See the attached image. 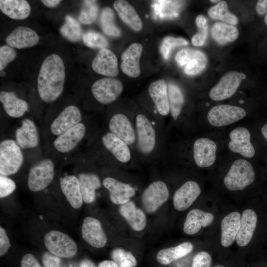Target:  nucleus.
<instances>
[{"mask_svg": "<svg viewBox=\"0 0 267 267\" xmlns=\"http://www.w3.org/2000/svg\"><path fill=\"white\" fill-rule=\"evenodd\" d=\"M81 234L84 240L90 246L97 248L103 247L107 239L102 225L97 219L87 217L83 221Z\"/></svg>", "mask_w": 267, "mask_h": 267, "instance_id": "14", "label": "nucleus"}, {"mask_svg": "<svg viewBox=\"0 0 267 267\" xmlns=\"http://www.w3.org/2000/svg\"><path fill=\"white\" fill-rule=\"evenodd\" d=\"M229 137L228 147L231 151L246 158L254 156L255 148L250 141V133L246 128L238 127L232 130L229 134Z\"/></svg>", "mask_w": 267, "mask_h": 267, "instance_id": "17", "label": "nucleus"}, {"mask_svg": "<svg viewBox=\"0 0 267 267\" xmlns=\"http://www.w3.org/2000/svg\"><path fill=\"white\" fill-rule=\"evenodd\" d=\"M54 174L55 165L51 159L39 160L30 169L27 180L29 189L33 192L43 190L52 182Z\"/></svg>", "mask_w": 267, "mask_h": 267, "instance_id": "4", "label": "nucleus"}, {"mask_svg": "<svg viewBox=\"0 0 267 267\" xmlns=\"http://www.w3.org/2000/svg\"><path fill=\"white\" fill-rule=\"evenodd\" d=\"M81 267H96L94 264L89 259L83 260L81 263Z\"/></svg>", "mask_w": 267, "mask_h": 267, "instance_id": "55", "label": "nucleus"}, {"mask_svg": "<svg viewBox=\"0 0 267 267\" xmlns=\"http://www.w3.org/2000/svg\"><path fill=\"white\" fill-rule=\"evenodd\" d=\"M212 257L205 251L199 252L194 256L191 267H211Z\"/></svg>", "mask_w": 267, "mask_h": 267, "instance_id": "48", "label": "nucleus"}, {"mask_svg": "<svg viewBox=\"0 0 267 267\" xmlns=\"http://www.w3.org/2000/svg\"><path fill=\"white\" fill-rule=\"evenodd\" d=\"M168 188L162 181L152 182L144 190L141 196L143 207L148 213L157 211L168 200Z\"/></svg>", "mask_w": 267, "mask_h": 267, "instance_id": "12", "label": "nucleus"}, {"mask_svg": "<svg viewBox=\"0 0 267 267\" xmlns=\"http://www.w3.org/2000/svg\"><path fill=\"white\" fill-rule=\"evenodd\" d=\"M213 39L221 44H224L235 41L239 32L236 27L222 22L215 23L211 30Z\"/></svg>", "mask_w": 267, "mask_h": 267, "instance_id": "36", "label": "nucleus"}, {"mask_svg": "<svg viewBox=\"0 0 267 267\" xmlns=\"http://www.w3.org/2000/svg\"><path fill=\"white\" fill-rule=\"evenodd\" d=\"M246 75L236 71H231L224 75L209 92L210 98L220 101L231 97L236 91Z\"/></svg>", "mask_w": 267, "mask_h": 267, "instance_id": "11", "label": "nucleus"}, {"mask_svg": "<svg viewBox=\"0 0 267 267\" xmlns=\"http://www.w3.org/2000/svg\"><path fill=\"white\" fill-rule=\"evenodd\" d=\"M41 2L46 7L53 8L57 6L61 1L60 0H42Z\"/></svg>", "mask_w": 267, "mask_h": 267, "instance_id": "53", "label": "nucleus"}, {"mask_svg": "<svg viewBox=\"0 0 267 267\" xmlns=\"http://www.w3.org/2000/svg\"><path fill=\"white\" fill-rule=\"evenodd\" d=\"M39 41V37L34 30L23 26L15 28L5 39L7 44L18 49L33 47Z\"/></svg>", "mask_w": 267, "mask_h": 267, "instance_id": "23", "label": "nucleus"}, {"mask_svg": "<svg viewBox=\"0 0 267 267\" xmlns=\"http://www.w3.org/2000/svg\"><path fill=\"white\" fill-rule=\"evenodd\" d=\"M188 44V42L183 38L167 37L163 39L161 43L160 51L164 59H168L170 52L173 48L186 45Z\"/></svg>", "mask_w": 267, "mask_h": 267, "instance_id": "45", "label": "nucleus"}, {"mask_svg": "<svg viewBox=\"0 0 267 267\" xmlns=\"http://www.w3.org/2000/svg\"><path fill=\"white\" fill-rule=\"evenodd\" d=\"M0 77H3L6 75V73L4 71H0Z\"/></svg>", "mask_w": 267, "mask_h": 267, "instance_id": "57", "label": "nucleus"}, {"mask_svg": "<svg viewBox=\"0 0 267 267\" xmlns=\"http://www.w3.org/2000/svg\"><path fill=\"white\" fill-rule=\"evenodd\" d=\"M103 185L109 192L110 198L115 204L122 205L130 201L135 191L129 184L121 182L111 177H106L102 181Z\"/></svg>", "mask_w": 267, "mask_h": 267, "instance_id": "22", "label": "nucleus"}, {"mask_svg": "<svg viewBox=\"0 0 267 267\" xmlns=\"http://www.w3.org/2000/svg\"><path fill=\"white\" fill-rule=\"evenodd\" d=\"M1 12L11 19L23 20L31 13V6L25 0H0Z\"/></svg>", "mask_w": 267, "mask_h": 267, "instance_id": "34", "label": "nucleus"}, {"mask_svg": "<svg viewBox=\"0 0 267 267\" xmlns=\"http://www.w3.org/2000/svg\"><path fill=\"white\" fill-rule=\"evenodd\" d=\"M246 115V112L242 108L222 104L213 107L208 113L207 119L212 126L220 127L236 122Z\"/></svg>", "mask_w": 267, "mask_h": 267, "instance_id": "9", "label": "nucleus"}, {"mask_svg": "<svg viewBox=\"0 0 267 267\" xmlns=\"http://www.w3.org/2000/svg\"><path fill=\"white\" fill-rule=\"evenodd\" d=\"M214 267H224L222 265H217V266H215Z\"/></svg>", "mask_w": 267, "mask_h": 267, "instance_id": "60", "label": "nucleus"}, {"mask_svg": "<svg viewBox=\"0 0 267 267\" xmlns=\"http://www.w3.org/2000/svg\"><path fill=\"white\" fill-rule=\"evenodd\" d=\"M44 244L49 252L59 258H68L77 253L75 241L67 234L58 230H51L45 234Z\"/></svg>", "mask_w": 267, "mask_h": 267, "instance_id": "5", "label": "nucleus"}, {"mask_svg": "<svg viewBox=\"0 0 267 267\" xmlns=\"http://www.w3.org/2000/svg\"><path fill=\"white\" fill-rule=\"evenodd\" d=\"M65 69L61 57L51 54L44 60L39 73L37 89L41 99L46 103L55 101L62 94Z\"/></svg>", "mask_w": 267, "mask_h": 267, "instance_id": "1", "label": "nucleus"}, {"mask_svg": "<svg viewBox=\"0 0 267 267\" xmlns=\"http://www.w3.org/2000/svg\"><path fill=\"white\" fill-rule=\"evenodd\" d=\"M0 101L5 113L12 118L21 117L29 109L28 103L13 91H0Z\"/></svg>", "mask_w": 267, "mask_h": 267, "instance_id": "29", "label": "nucleus"}, {"mask_svg": "<svg viewBox=\"0 0 267 267\" xmlns=\"http://www.w3.org/2000/svg\"><path fill=\"white\" fill-rule=\"evenodd\" d=\"M257 12L260 15L267 13V0H258L256 6Z\"/></svg>", "mask_w": 267, "mask_h": 267, "instance_id": "52", "label": "nucleus"}, {"mask_svg": "<svg viewBox=\"0 0 267 267\" xmlns=\"http://www.w3.org/2000/svg\"><path fill=\"white\" fill-rule=\"evenodd\" d=\"M111 257L119 267H135L136 259L132 253L122 248H116L112 251Z\"/></svg>", "mask_w": 267, "mask_h": 267, "instance_id": "41", "label": "nucleus"}, {"mask_svg": "<svg viewBox=\"0 0 267 267\" xmlns=\"http://www.w3.org/2000/svg\"><path fill=\"white\" fill-rule=\"evenodd\" d=\"M193 249L191 243L184 242L175 247L160 250L157 254L156 259L160 264L167 265L189 254Z\"/></svg>", "mask_w": 267, "mask_h": 267, "instance_id": "35", "label": "nucleus"}, {"mask_svg": "<svg viewBox=\"0 0 267 267\" xmlns=\"http://www.w3.org/2000/svg\"><path fill=\"white\" fill-rule=\"evenodd\" d=\"M135 126L138 150L143 154L148 155L154 150L156 145L155 130L150 121L141 114L136 116Z\"/></svg>", "mask_w": 267, "mask_h": 267, "instance_id": "10", "label": "nucleus"}, {"mask_svg": "<svg viewBox=\"0 0 267 267\" xmlns=\"http://www.w3.org/2000/svg\"><path fill=\"white\" fill-rule=\"evenodd\" d=\"M255 173L251 164L245 159H237L231 165L223 179L229 190H242L255 180Z\"/></svg>", "mask_w": 267, "mask_h": 267, "instance_id": "2", "label": "nucleus"}, {"mask_svg": "<svg viewBox=\"0 0 267 267\" xmlns=\"http://www.w3.org/2000/svg\"><path fill=\"white\" fill-rule=\"evenodd\" d=\"M109 132L128 145L134 144L136 140L135 131L128 118L122 113L113 115L108 122Z\"/></svg>", "mask_w": 267, "mask_h": 267, "instance_id": "19", "label": "nucleus"}, {"mask_svg": "<svg viewBox=\"0 0 267 267\" xmlns=\"http://www.w3.org/2000/svg\"><path fill=\"white\" fill-rule=\"evenodd\" d=\"M61 190L67 200L74 209H78L82 206L83 199L78 177L67 175L59 179Z\"/></svg>", "mask_w": 267, "mask_h": 267, "instance_id": "24", "label": "nucleus"}, {"mask_svg": "<svg viewBox=\"0 0 267 267\" xmlns=\"http://www.w3.org/2000/svg\"><path fill=\"white\" fill-rule=\"evenodd\" d=\"M84 44L91 48L102 49L108 45L107 40L100 34L94 31H88L82 37Z\"/></svg>", "mask_w": 267, "mask_h": 267, "instance_id": "43", "label": "nucleus"}, {"mask_svg": "<svg viewBox=\"0 0 267 267\" xmlns=\"http://www.w3.org/2000/svg\"><path fill=\"white\" fill-rule=\"evenodd\" d=\"M261 132L263 135L267 140V123L265 124L262 128Z\"/></svg>", "mask_w": 267, "mask_h": 267, "instance_id": "56", "label": "nucleus"}, {"mask_svg": "<svg viewBox=\"0 0 267 267\" xmlns=\"http://www.w3.org/2000/svg\"><path fill=\"white\" fill-rule=\"evenodd\" d=\"M17 53L14 48L8 44L0 47V71H2L8 64L16 57Z\"/></svg>", "mask_w": 267, "mask_h": 267, "instance_id": "46", "label": "nucleus"}, {"mask_svg": "<svg viewBox=\"0 0 267 267\" xmlns=\"http://www.w3.org/2000/svg\"><path fill=\"white\" fill-rule=\"evenodd\" d=\"M257 223V216L252 209L245 210L241 216L240 228L236 241L241 247L247 246L250 242Z\"/></svg>", "mask_w": 267, "mask_h": 267, "instance_id": "27", "label": "nucleus"}, {"mask_svg": "<svg viewBox=\"0 0 267 267\" xmlns=\"http://www.w3.org/2000/svg\"><path fill=\"white\" fill-rule=\"evenodd\" d=\"M83 201L87 204L94 202L96 190L100 187L101 181L98 176L93 173L82 172L78 174Z\"/></svg>", "mask_w": 267, "mask_h": 267, "instance_id": "32", "label": "nucleus"}, {"mask_svg": "<svg viewBox=\"0 0 267 267\" xmlns=\"http://www.w3.org/2000/svg\"><path fill=\"white\" fill-rule=\"evenodd\" d=\"M98 267H119L114 261L105 260L100 263Z\"/></svg>", "mask_w": 267, "mask_h": 267, "instance_id": "54", "label": "nucleus"}, {"mask_svg": "<svg viewBox=\"0 0 267 267\" xmlns=\"http://www.w3.org/2000/svg\"><path fill=\"white\" fill-rule=\"evenodd\" d=\"M20 267H42V266L34 255L27 254L21 259Z\"/></svg>", "mask_w": 267, "mask_h": 267, "instance_id": "51", "label": "nucleus"}, {"mask_svg": "<svg viewBox=\"0 0 267 267\" xmlns=\"http://www.w3.org/2000/svg\"><path fill=\"white\" fill-rule=\"evenodd\" d=\"M24 162L22 149L15 140L7 138L0 143V174L8 176L16 174Z\"/></svg>", "mask_w": 267, "mask_h": 267, "instance_id": "3", "label": "nucleus"}, {"mask_svg": "<svg viewBox=\"0 0 267 267\" xmlns=\"http://www.w3.org/2000/svg\"><path fill=\"white\" fill-rule=\"evenodd\" d=\"M119 211L134 230L140 231L145 227V215L141 209L136 208L133 202L130 201L121 205Z\"/></svg>", "mask_w": 267, "mask_h": 267, "instance_id": "33", "label": "nucleus"}, {"mask_svg": "<svg viewBox=\"0 0 267 267\" xmlns=\"http://www.w3.org/2000/svg\"><path fill=\"white\" fill-rule=\"evenodd\" d=\"M211 2H220V0H210Z\"/></svg>", "mask_w": 267, "mask_h": 267, "instance_id": "59", "label": "nucleus"}, {"mask_svg": "<svg viewBox=\"0 0 267 267\" xmlns=\"http://www.w3.org/2000/svg\"><path fill=\"white\" fill-rule=\"evenodd\" d=\"M15 140L22 149L36 148L40 142L39 134L35 122L24 119L15 131Z\"/></svg>", "mask_w": 267, "mask_h": 267, "instance_id": "20", "label": "nucleus"}, {"mask_svg": "<svg viewBox=\"0 0 267 267\" xmlns=\"http://www.w3.org/2000/svg\"><path fill=\"white\" fill-rule=\"evenodd\" d=\"M91 67L96 73L107 77H114L119 74L117 57L107 48L98 51L92 61Z\"/></svg>", "mask_w": 267, "mask_h": 267, "instance_id": "16", "label": "nucleus"}, {"mask_svg": "<svg viewBox=\"0 0 267 267\" xmlns=\"http://www.w3.org/2000/svg\"><path fill=\"white\" fill-rule=\"evenodd\" d=\"M113 7L121 19L132 30L138 32L143 28V23L134 7L127 1L117 0Z\"/></svg>", "mask_w": 267, "mask_h": 267, "instance_id": "31", "label": "nucleus"}, {"mask_svg": "<svg viewBox=\"0 0 267 267\" xmlns=\"http://www.w3.org/2000/svg\"><path fill=\"white\" fill-rule=\"evenodd\" d=\"M265 23L267 25V14L266 15L264 18Z\"/></svg>", "mask_w": 267, "mask_h": 267, "instance_id": "58", "label": "nucleus"}, {"mask_svg": "<svg viewBox=\"0 0 267 267\" xmlns=\"http://www.w3.org/2000/svg\"><path fill=\"white\" fill-rule=\"evenodd\" d=\"M176 61L184 67V72L188 75H195L206 67L207 58L202 51L194 49H183L176 55Z\"/></svg>", "mask_w": 267, "mask_h": 267, "instance_id": "13", "label": "nucleus"}, {"mask_svg": "<svg viewBox=\"0 0 267 267\" xmlns=\"http://www.w3.org/2000/svg\"><path fill=\"white\" fill-rule=\"evenodd\" d=\"M195 22L198 32L192 37L191 43L195 46H200L203 45L206 42L208 35V25L206 19L202 15L197 16Z\"/></svg>", "mask_w": 267, "mask_h": 267, "instance_id": "44", "label": "nucleus"}, {"mask_svg": "<svg viewBox=\"0 0 267 267\" xmlns=\"http://www.w3.org/2000/svg\"><path fill=\"white\" fill-rule=\"evenodd\" d=\"M201 191L200 187L196 182L193 180L186 181L174 194V208L179 211L186 210L198 197Z\"/></svg>", "mask_w": 267, "mask_h": 267, "instance_id": "21", "label": "nucleus"}, {"mask_svg": "<svg viewBox=\"0 0 267 267\" xmlns=\"http://www.w3.org/2000/svg\"><path fill=\"white\" fill-rule=\"evenodd\" d=\"M10 243L7 233L3 227H0V256L5 255L10 247Z\"/></svg>", "mask_w": 267, "mask_h": 267, "instance_id": "50", "label": "nucleus"}, {"mask_svg": "<svg viewBox=\"0 0 267 267\" xmlns=\"http://www.w3.org/2000/svg\"><path fill=\"white\" fill-rule=\"evenodd\" d=\"M80 109L76 105L65 107L57 116L48 121L47 131L54 138L76 124L82 122Z\"/></svg>", "mask_w": 267, "mask_h": 267, "instance_id": "6", "label": "nucleus"}, {"mask_svg": "<svg viewBox=\"0 0 267 267\" xmlns=\"http://www.w3.org/2000/svg\"><path fill=\"white\" fill-rule=\"evenodd\" d=\"M86 133V125L81 122L55 137L52 141L53 148L61 154L72 153L83 141Z\"/></svg>", "mask_w": 267, "mask_h": 267, "instance_id": "7", "label": "nucleus"}, {"mask_svg": "<svg viewBox=\"0 0 267 267\" xmlns=\"http://www.w3.org/2000/svg\"><path fill=\"white\" fill-rule=\"evenodd\" d=\"M123 85L118 79L103 78L93 83L91 91L94 98L100 103L109 104L114 102L121 94Z\"/></svg>", "mask_w": 267, "mask_h": 267, "instance_id": "8", "label": "nucleus"}, {"mask_svg": "<svg viewBox=\"0 0 267 267\" xmlns=\"http://www.w3.org/2000/svg\"><path fill=\"white\" fill-rule=\"evenodd\" d=\"M143 50L142 45L134 43L122 53L120 67L122 72L131 78H137L140 75L139 60Z\"/></svg>", "mask_w": 267, "mask_h": 267, "instance_id": "15", "label": "nucleus"}, {"mask_svg": "<svg viewBox=\"0 0 267 267\" xmlns=\"http://www.w3.org/2000/svg\"><path fill=\"white\" fill-rule=\"evenodd\" d=\"M148 92L158 113L163 116L168 115L170 110L166 81L159 79L151 83L148 88Z\"/></svg>", "mask_w": 267, "mask_h": 267, "instance_id": "25", "label": "nucleus"}, {"mask_svg": "<svg viewBox=\"0 0 267 267\" xmlns=\"http://www.w3.org/2000/svg\"><path fill=\"white\" fill-rule=\"evenodd\" d=\"M241 215L233 212L225 216L221 222V241L222 246H230L236 240L240 224Z\"/></svg>", "mask_w": 267, "mask_h": 267, "instance_id": "28", "label": "nucleus"}, {"mask_svg": "<svg viewBox=\"0 0 267 267\" xmlns=\"http://www.w3.org/2000/svg\"><path fill=\"white\" fill-rule=\"evenodd\" d=\"M85 6L81 11L79 16V21L84 24H90L95 20L98 11V7L95 0L83 1Z\"/></svg>", "mask_w": 267, "mask_h": 267, "instance_id": "42", "label": "nucleus"}, {"mask_svg": "<svg viewBox=\"0 0 267 267\" xmlns=\"http://www.w3.org/2000/svg\"><path fill=\"white\" fill-rule=\"evenodd\" d=\"M114 13L111 8L106 7L101 13L100 23L105 34L111 37H119L121 32L114 23Z\"/></svg>", "mask_w": 267, "mask_h": 267, "instance_id": "40", "label": "nucleus"}, {"mask_svg": "<svg viewBox=\"0 0 267 267\" xmlns=\"http://www.w3.org/2000/svg\"><path fill=\"white\" fill-rule=\"evenodd\" d=\"M217 147L216 143L207 138H199L193 144V158L200 168L212 166L216 158Z\"/></svg>", "mask_w": 267, "mask_h": 267, "instance_id": "18", "label": "nucleus"}, {"mask_svg": "<svg viewBox=\"0 0 267 267\" xmlns=\"http://www.w3.org/2000/svg\"><path fill=\"white\" fill-rule=\"evenodd\" d=\"M170 110L174 120L178 119L184 103V98L180 89L176 85L170 84L168 86Z\"/></svg>", "mask_w": 267, "mask_h": 267, "instance_id": "37", "label": "nucleus"}, {"mask_svg": "<svg viewBox=\"0 0 267 267\" xmlns=\"http://www.w3.org/2000/svg\"><path fill=\"white\" fill-rule=\"evenodd\" d=\"M60 31L62 36L69 41H79L82 37V29L79 23L70 15L65 17V22L61 27Z\"/></svg>", "mask_w": 267, "mask_h": 267, "instance_id": "39", "label": "nucleus"}, {"mask_svg": "<svg viewBox=\"0 0 267 267\" xmlns=\"http://www.w3.org/2000/svg\"><path fill=\"white\" fill-rule=\"evenodd\" d=\"M15 181L7 176L0 175V198L11 194L16 189Z\"/></svg>", "mask_w": 267, "mask_h": 267, "instance_id": "47", "label": "nucleus"}, {"mask_svg": "<svg viewBox=\"0 0 267 267\" xmlns=\"http://www.w3.org/2000/svg\"><path fill=\"white\" fill-rule=\"evenodd\" d=\"M42 262L44 267H60V258L50 252H46L43 254Z\"/></svg>", "mask_w": 267, "mask_h": 267, "instance_id": "49", "label": "nucleus"}, {"mask_svg": "<svg viewBox=\"0 0 267 267\" xmlns=\"http://www.w3.org/2000/svg\"><path fill=\"white\" fill-rule=\"evenodd\" d=\"M214 216L198 209L190 210L187 214L183 225L185 233L192 235L197 233L202 227L210 225L214 221Z\"/></svg>", "mask_w": 267, "mask_h": 267, "instance_id": "30", "label": "nucleus"}, {"mask_svg": "<svg viewBox=\"0 0 267 267\" xmlns=\"http://www.w3.org/2000/svg\"><path fill=\"white\" fill-rule=\"evenodd\" d=\"M208 14L212 19L222 20L229 25H235L238 23L237 17L228 10L225 1H220L211 7Z\"/></svg>", "mask_w": 267, "mask_h": 267, "instance_id": "38", "label": "nucleus"}, {"mask_svg": "<svg viewBox=\"0 0 267 267\" xmlns=\"http://www.w3.org/2000/svg\"><path fill=\"white\" fill-rule=\"evenodd\" d=\"M102 143L119 162H129L131 159V153L129 145L112 133L109 132L103 135Z\"/></svg>", "mask_w": 267, "mask_h": 267, "instance_id": "26", "label": "nucleus"}]
</instances>
